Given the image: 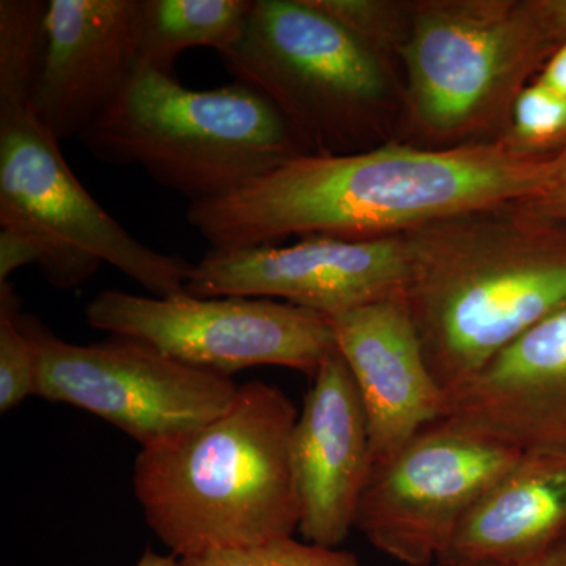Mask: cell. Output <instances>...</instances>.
I'll return each mask as SVG.
<instances>
[{"label":"cell","instance_id":"52a82bcc","mask_svg":"<svg viewBox=\"0 0 566 566\" xmlns=\"http://www.w3.org/2000/svg\"><path fill=\"white\" fill-rule=\"evenodd\" d=\"M93 329L133 338L191 367L230 376L277 365L314 378L335 352L331 316L264 297L137 296L106 290L85 307Z\"/></svg>","mask_w":566,"mask_h":566},{"label":"cell","instance_id":"ba28073f","mask_svg":"<svg viewBox=\"0 0 566 566\" xmlns=\"http://www.w3.org/2000/svg\"><path fill=\"white\" fill-rule=\"evenodd\" d=\"M22 323L39 360L36 397L102 417L142 449L211 422L240 389L230 376L182 364L144 342L115 337L76 345L32 316H22Z\"/></svg>","mask_w":566,"mask_h":566},{"label":"cell","instance_id":"e0dca14e","mask_svg":"<svg viewBox=\"0 0 566 566\" xmlns=\"http://www.w3.org/2000/svg\"><path fill=\"white\" fill-rule=\"evenodd\" d=\"M253 0H144L137 66L175 76V62L193 48L226 51L240 35Z\"/></svg>","mask_w":566,"mask_h":566},{"label":"cell","instance_id":"d4e9b609","mask_svg":"<svg viewBox=\"0 0 566 566\" xmlns=\"http://www.w3.org/2000/svg\"><path fill=\"white\" fill-rule=\"evenodd\" d=\"M538 81L566 98V39L547 62Z\"/></svg>","mask_w":566,"mask_h":566},{"label":"cell","instance_id":"8fae6325","mask_svg":"<svg viewBox=\"0 0 566 566\" xmlns=\"http://www.w3.org/2000/svg\"><path fill=\"white\" fill-rule=\"evenodd\" d=\"M405 234L375 240L305 237L292 245L208 251L186 293L197 297L283 300L327 316L405 296Z\"/></svg>","mask_w":566,"mask_h":566},{"label":"cell","instance_id":"4fadbf2b","mask_svg":"<svg viewBox=\"0 0 566 566\" xmlns=\"http://www.w3.org/2000/svg\"><path fill=\"white\" fill-rule=\"evenodd\" d=\"M305 394L292 434V465L305 542L338 547L356 528L370 474L363 398L342 354L331 353Z\"/></svg>","mask_w":566,"mask_h":566},{"label":"cell","instance_id":"d6986e66","mask_svg":"<svg viewBox=\"0 0 566 566\" xmlns=\"http://www.w3.org/2000/svg\"><path fill=\"white\" fill-rule=\"evenodd\" d=\"M36 349L22 323L20 297L10 282L0 283V411L36 395Z\"/></svg>","mask_w":566,"mask_h":566},{"label":"cell","instance_id":"2e32d148","mask_svg":"<svg viewBox=\"0 0 566 566\" xmlns=\"http://www.w3.org/2000/svg\"><path fill=\"white\" fill-rule=\"evenodd\" d=\"M564 542L566 453H523L465 513L444 557L515 564Z\"/></svg>","mask_w":566,"mask_h":566},{"label":"cell","instance_id":"ac0fdd59","mask_svg":"<svg viewBox=\"0 0 566 566\" xmlns=\"http://www.w3.org/2000/svg\"><path fill=\"white\" fill-rule=\"evenodd\" d=\"M48 2H0V106L31 104L46 50Z\"/></svg>","mask_w":566,"mask_h":566},{"label":"cell","instance_id":"6da1fadb","mask_svg":"<svg viewBox=\"0 0 566 566\" xmlns=\"http://www.w3.org/2000/svg\"><path fill=\"white\" fill-rule=\"evenodd\" d=\"M549 158L513 142L301 155L227 196L189 203L186 219L210 251L277 245L290 237H395L453 216L531 202L545 185Z\"/></svg>","mask_w":566,"mask_h":566},{"label":"cell","instance_id":"3957f363","mask_svg":"<svg viewBox=\"0 0 566 566\" xmlns=\"http://www.w3.org/2000/svg\"><path fill=\"white\" fill-rule=\"evenodd\" d=\"M297 416L277 386L245 382L211 422L140 450L134 494L174 556L245 549L293 536L301 520L292 465Z\"/></svg>","mask_w":566,"mask_h":566},{"label":"cell","instance_id":"9a60e30c","mask_svg":"<svg viewBox=\"0 0 566 566\" xmlns=\"http://www.w3.org/2000/svg\"><path fill=\"white\" fill-rule=\"evenodd\" d=\"M442 419L523 453H566V307L446 395Z\"/></svg>","mask_w":566,"mask_h":566},{"label":"cell","instance_id":"8992f818","mask_svg":"<svg viewBox=\"0 0 566 566\" xmlns=\"http://www.w3.org/2000/svg\"><path fill=\"white\" fill-rule=\"evenodd\" d=\"M233 80L281 114L308 155H345L385 93L374 50L314 0H253L219 54Z\"/></svg>","mask_w":566,"mask_h":566},{"label":"cell","instance_id":"9c48e42d","mask_svg":"<svg viewBox=\"0 0 566 566\" xmlns=\"http://www.w3.org/2000/svg\"><path fill=\"white\" fill-rule=\"evenodd\" d=\"M521 457L452 420L428 424L397 455L370 469L356 531L400 564L433 566L465 513Z\"/></svg>","mask_w":566,"mask_h":566},{"label":"cell","instance_id":"5b68a950","mask_svg":"<svg viewBox=\"0 0 566 566\" xmlns=\"http://www.w3.org/2000/svg\"><path fill=\"white\" fill-rule=\"evenodd\" d=\"M0 227L39 245L36 266L55 289L80 286L109 263L151 296L172 297L186 294L193 271L140 243L93 199L31 104L0 106Z\"/></svg>","mask_w":566,"mask_h":566},{"label":"cell","instance_id":"4316f807","mask_svg":"<svg viewBox=\"0 0 566 566\" xmlns=\"http://www.w3.org/2000/svg\"><path fill=\"white\" fill-rule=\"evenodd\" d=\"M136 566H182L181 565V558L174 556V554H170V556H163V554L155 553V551L151 549V547H148L147 551H145L144 554H142V557L139 558V562H137Z\"/></svg>","mask_w":566,"mask_h":566},{"label":"cell","instance_id":"5bb4252c","mask_svg":"<svg viewBox=\"0 0 566 566\" xmlns=\"http://www.w3.org/2000/svg\"><path fill=\"white\" fill-rule=\"evenodd\" d=\"M331 322L335 348L363 398L371 469L442 419L446 394L424 359L405 296L353 308Z\"/></svg>","mask_w":566,"mask_h":566},{"label":"cell","instance_id":"ffe728a7","mask_svg":"<svg viewBox=\"0 0 566 566\" xmlns=\"http://www.w3.org/2000/svg\"><path fill=\"white\" fill-rule=\"evenodd\" d=\"M182 566H363L354 554L338 547L297 542L293 536L245 549L221 551L181 558Z\"/></svg>","mask_w":566,"mask_h":566},{"label":"cell","instance_id":"484cf974","mask_svg":"<svg viewBox=\"0 0 566 566\" xmlns=\"http://www.w3.org/2000/svg\"><path fill=\"white\" fill-rule=\"evenodd\" d=\"M543 17L556 35L566 39V0H553V2H538Z\"/></svg>","mask_w":566,"mask_h":566},{"label":"cell","instance_id":"277c9868","mask_svg":"<svg viewBox=\"0 0 566 566\" xmlns=\"http://www.w3.org/2000/svg\"><path fill=\"white\" fill-rule=\"evenodd\" d=\"M80 139L98 161L139 166L189 203L219 199L308 155L281 114L248 85L192 91L148 66L134 70Z\"/></svg>","mask_w":566,"mask_h":566},{"label":"cell","instance_id":"7402d4cb","mask_svg":"<svg viewBox=\"0 0 566 566\" xmlns=\"http://www.w3.org/2000/svg\"><path fill=\"white\" fill-rule=\"evenodd\" d=\"M526 205L547 219L566 223V145L551 156L545 185Z\"/></svg>","mask_w":566,"mask_h":566},{"label":"cell","instance_id":"7a4b0ae2","mask_svg":"<svg viewBox=\"0 0 566 566\" xmlns=\"http://www.w3.org/2000/svg\"><path fill=\"white\" fill-rule=\"evenodd\" d=\"M549 222L521 202L403 233L406 305L446 395L566 307V238Z\"/></svg>","mask_w":566,"mask_h":566},{"label":"cell","instance_id":"7c38bea8","mask_svg":"<svg viewBox=\"0 0 566 566\" xmlns=\"http://www.w3.org/2000/svg\"><path fill=\"white\" fill-rule=\"evenodd\" d=\"M144 0H50L33 112L59 142L109 109L139 61Z\"/></svg>","mask_w":566,"mask_h":566},{"label":"cell","instance_id":"30bf717a","mask_svg":"<svg viewBox=\"0 0 566 566\" xmlns=\"http://www.w3.org/2000/svg\"><path fill=\"white\" fill-rule=\"evenodd\" d=\"M554 36L538 2L420 10L403 48L417 117L438 133L474 125L526 76Z\"/></svg>","mask_w":566,"mask_h":566},{"label":"cell","instance_id":"44dd1931","mask_svg":"<svg viewBox=\"0 0 566 566\" xmlns=\"http://www.w3.org/2000/svg\"><path fill=\"white\" fill-rule=\"evenodd\" d=\"M566 134V98L542 81L517 92L513 103V144L534 151Z\"/></svg>","mask_w":566,"mask_h":566},{"label":"cell","instance_id":"cb8c5ba5","mask_svg":"<svg viewBox=\"0 0 566 566\" xmlns=\"http://www.w3.org/2000/svg\"><path fill=\"white\" fill-rule=\"evenodd\" d=\"M434 566H566V542L562 543L542 556L531 558V560L515 562V564H499V562H468L455 560V558L444 557Z\"/></svg>","mask_w":566,"mask_h":566},{"label":"cell","instance_id":"603a6c76","mask_svg":"<svg viewBox=\"0 0 566 566\" xmlns=\"http://www.w3.org/2000/svg\"><path fill=\"white\" fill-rule=\"evenodd\" d=\"M39 245L31 238L13 229H0V283L28 264H39Z\"/></svg>","mask_w":566,"mask_h":566}]
</instances>
